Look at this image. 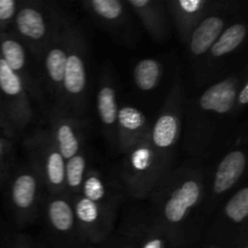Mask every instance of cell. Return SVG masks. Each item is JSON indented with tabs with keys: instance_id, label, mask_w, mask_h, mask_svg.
<instances>
[{
	"instance_id": "1",
	"label": "cell",
	"mask_w": 248,
	"mask_h": 248,
	"mask_svg": "<svg viewBox=\"0 0 248 248\" xmlns=\"http://www.w3.org/2000/svg\"><path fill=\"white\" fill-rule=\"evenodd\" d=\"M242 77L232 73L213 81L198 96H186L181 147L188 160L210 164L234 142L232 135L240 118L235 96Z\"/></svg>"
},
{
	"instance_id": "2",
	"label": "cell",
	"mask_w": 248,
	"mask_h": 248,
	"mask_svg": "<svg viewBox=\"0 0 248 248\" xmlns=\"http://www.w3.org/2000/svg\"><path fill=\"white\" fill-rule=\"evenodd\" d=\"M211 164L188 160L176 165L145 200L153 218L167 235L170 248H195L199 212Z\"/></svg>"
},
{
	"instance_id": "3",
	"label": "cell",
	"mask_w": 248,
	"mask_h": 248,
	"mask_svg": "<svg viewBox=\"0 0 248 248\" xmlns=\"http://www.w3.org/2000/svg\"><path fill=\"white\" fill-rule=\"evenodd\" d=\"M245 128L240 137L224 150L215 164H211L206 182L205 195L199 212L200 232L210 218L224 205L228 199L244 184L247 170V154L245 150ZM200 235V234H199Z\"/></svg>"
},
{
	"instance_id": "4",
	"label": "cell",
	"mask_w": 248,
	"mask_h": 248,
	"mask_svg": "<svg viewBox=\"0 0 248 248\" xmlns=\"http://www.w3.org/2000/svg\"><path fill=\"white\" fill-rule=\"evenodd\" d=\"M186 92L181 68L166 94L161 109L150 126L149 140L162 169L170 173L176 166L183 130V113Z\"/></svg>"
},
{
	"instance_id": "5",
	"label": "cell",
	"mask_w": 248,
	"mask_h": 248,
	"mask_svg": "<svg viewBox=\"0 0 248 248\" xmlns=\"http://www.w3.org/2000/svg\"><path fill=\"white\" fill-rule=\"evenodd\" d=\"M72 21L52 2L21 0L9 31L28 48L36 61L46 45Z\"/></svg>"
},
{
	"instance_id": "6",
	"label": "cell",
	"mask_w": 248,
	"mask_h": 248,
	"mask_svg": "<svg viewBox=\"0 0 248 248\" xmlns=\"http://www.w3.org/2000/svg\"><path fill=\"white\" fill-rule=\"evenodd\" d=\"M248 188L242 184L201 229L195 248L248 247Z\"/></svg>"
},
{
	"instance_id": "7",
	"label": "cell",
	"mask_w": 248,
	"mask_h": 248,
	"mask_svg": "<svg viewBox=\"0 0 248 248\" xmlns=\"http://www.w3.org/2000/svg\"><path fill=\"white\" fill-rule=\"evenodd\" d=\"M1 191L5 207L19 232L41 217L47 190L38 173L27 162L15 167Z\"/></svg>"
},
{
	"instance_id": "8",
	"label": "cell",
	"mask_w": 248,
	"mask_h": 248,
	"mask_svg": "<svg viewBox=\"0 0 248 248\" xmlns=\"http://www.w3.org/2000/svg\"><path fill=\"white\" fill-rule=\"evenodd\" d=\"M89 46L80 26L73 23L62 85L60 110L85 119L89 108Z\"/></svg>"
},
{
	"instance_id": "9",
	"label": "cell",
	"mask_w": 248,
	"mask_h": 248,
	"mask_svg": "<svg viewBox=\"0 0 248 248\" xmlns=\"http://www.w3.org/2000/svg\"><path fill=\"white\" fill-rule=\"evenodd\" d=\"M35 108L26 86L0 58V128L4 137L17 140L31 131Z\"/></svg>"
},
{
	"instance_id": "10",
	"label": "cell",
	"mask_w": 248,
	"mask_h": 248,
	"mask_svg": "<svg viewBox=\"0 0 248 248\" xmlns=\"http://www.w3.org/2000/svg\"><path fill=\"white\" fill-rule=\"evenodd\" d=\"M150 144L149 136L123 154L119 178L126 195L135 201H145L167 176Z\"/></svg>"
},
{
	"instance_id": "11",
	"label": "cell",
	"mask_w": 248,
	"mask_h": 248,
	"mask_svg": "<svg viewBox=\"0 0 248 248\" xmlns=\"http://www.w3.org/2000/svg\"><path fill=\"white\" fill-rule=\"evenodd\" d=\"M27 164L38 173L47 194L64 193V164L47 128H34L23 136Z\"/></svg>"
},
{
	"instance_id": "12",
	"label": "cell",
	"mask_w": 248,
	"mask_h": 248,
	"mask_svg": "<svg viewBox=\"0 0 248 248\" xmlns=\"http://www.w3.org/2000/svg\"><path fill=\"white\" fill-rule=\"evenodd\" d=\"M47 248H86L73 210L72 199L65 193L47 194L41 217Z\"/></svg>"
},
{
	"instance_id": "13",
	"label": "cell",
	"mask_w": 248,
	"mask_h": 248,
	"mask_svg": "<svg viewBox=\"0 0 248 248\" xmlns=\"http://www.w3.org/2000/svg\"><path fill=\"white\" fill-rule=\"evenodd\" d=\"M124 213L111 239L123 248H170L164 230L153 218L145 201H137Z\"/></svg>"
},
{
	"instance_id": "14",
	"label": "cell",
	"mask_w": 248,
	"mask_h": 248,
	"mask_svg": "<svg viewBox=\"0 0 248 248\" xmlns=\"http://www.w3.org/2000/svg\"><path fill=\"white\" fill-rule=\"evenodd\" d=\"M0 58L21 79L33 103L48 110L38 62L10 31H0Z\"/></svg>"
},
{
	"instance_id": "15",
	"label": "cell",
	"mask_w": 248,
	"mask_h": 248,
	"mask_svg": "<svg viewBox=\"0 0 248 248\" xmlns=\"http://www.w3.org/2000/svg\"><path fill=\"white\" fill-rule=\"evenodd\" d=\"M74 22H70L46 45L36 60L50 108H60L62 102V85L64 65L67 61L70 31ZM48 111V110H47Z\"/></svg>"
},
{
	"instance_id": "16",
	"label": "cell",
	"mask_w": 248,
	"mask_h": 248,
	"mask_svg": "<svg viewBox=\"0 0 248 248\" xmlns=\"http://www.w3.org/2000/svg\"><path fill=\"white\" fill-rule=\"evenodd\" d=\"M80 232L87 246H102L114 234L118 210L92 202L82 195L72 199Z\"/></svg>"
},
{
	"instance_id": "17",
	"label": "cell",
	"mask_w": 248,
	"mask_h": 248,
	"mask_svg": "<svg viewBox=\"0 0 248 248\" xmlns=\"http://www.w3.org/2000/svg\"><path fill=\"white\" fill-rule=\"evenodd\" d=\"M247 33L248 27L245 21L237 19L230 22L198 64L199 74L196 79L207 82L220 73L222 68L229 63L230 58L241 50L246 41Z\"/></svg>"
},
{
	"instance_id": "18",
	"label": "cell",
	"mask_w": 248,
	"mask_h": 248,
	"mask_svg": "<svg viewBox=\"0 0 248 248\" xmlns=\"http://www.w3.org/2000/svg\"><path fill=\"white\" fill-rule=\"evenodd\" d=\"M81 5L92 21L115 40L121 44H132L135 40L132 14L124 0H87Z\"/></svg>"
},
{
	"instance_id": "19",
	"label": "cell",
	"mask_w": 248,
	"mask_h": 248,
	"mask_svg": "<svg viewBox=\"0 0 248 248\" xmlns=\"http://www.w3.org/2000/svg\"><path fill=\"white\" fill-rule=\"evenodd\" d=\"M239 4L235 1H219V5L207 15L191 31L184 44L189 60L196 65L216 43L228 24L234 11H239Z\"/></svg>"
},
{
	"instance_id": "20",
	"label": "cell",
	"mask_w": 248,
	"mask_h": 248,
	"mask_svg": "<svg viewBox=\"0 0 248 248\" xmlns=\"http://www.w3.org/2000/svg\"><path fill=\"white\" fill-rule=\"evenodd\" d=\"M47 121L51 137L64 160L86 148V119H80L57 108H50Z\"/></svg>"
},
{
	"instance_id": "21",
	"label": "cell",
	"mask_w": 248,
	"mask_h": 248,
	"mask_svg": "<svg viewBox=\"0 0 248 248\" xmlns=\"http://www.w3.org/2000/svg\"><path fill=\"white\" fill-rule=\"evenodd\" d=\"M219 5L215 0H169L165 1L167 15L176 27L179 39L186 43L195 27Z\"/></svg>"
},
{
	"instance_id": "22",
	"label": "cell",
	"mask_w": 248,
	"mask_h": 248,
	"mask_svg": "<svg viewBox=\"0 0 248 248\" xmlns=\"http://www.w3.org/2000/svg\"><path fill=\"white\" fill-rule=\"evenodd\" d=\"M96 109L104 140L116 150V120H118V94L114 78L109 70L102 72L96 94Z\"/></svg>"
},
{
	"instance_id": "23",
	"label": "cell",
	"mask_w": 248,
	"mask_h": 248,
	"mask_svg": "<svg viewBox=\"0 0 248 248\" xmlns=\"http://www.w3.org/2000/svg\"><path fill=\"white\" fill-rule=\"evenodd\" d=\"M79 194L92 202L119 210L126 193L121 181L102 170L89 167Z\"/></svg>"
},
{
	"instance_id": "24",
	"label": "cell",
	"mask_w": 248,
	"mask_h": 248,
	"mask_svg": "<svg viewBox=\"0 0 248 248\" xmlns=\"http://www.w3.org/2000/svg\"><path fill=\"white\" fill-rule=\"evenodd\" d=\"M150 125L145 114L130 104L119 106L116 120V150L125 154L132 145L148 137Z\"/></svg>"
},
{
	"instance_id": "25",
	"label": "cell",
	"mask_w": 248,
	"mask_h": 248,
	"mask_svg": "<svg viewBox=\"0 0 248 248\" xmlns=\"http://www.w3.org/2000/svg\"><path fill=\"white\" fill-rule=\"evenodd\" d=\"M126 6L143 24L150 38L156 43L167 41L170 35L165 1L159 0H124Z\"/></svg>"
},
{
	"instance_id": "26",
	"label": "cell",
	"mask_w": 248,
	"mask_h": 248,
	"mask_svg": "<svg viewBox=\"0 0 248 248\" xmlns=\"http://www.w3.org/2000/svg\"><path fill=\"white\" fill-rule=\"evenodd\" d=\"M165 65L161 60L154 57L142 58L135 64L132 70V81L140 92H152L161 82Z\"/></svg>"
},
{
	"instance_id": "27",
	"label": "cell",
	"mask_w": 248,
	"mask_h": 248,
	"mask_svg": "<svg viewBox=\"0 0 248 248\" xmlns=\"http://www.w3.org/2000/svg\"><path fill=\"white\" fill-rule=\"evenodd\" d=\"M87 170H89V154H87V148H84L77 155L65 160L64 193L70 199L79 195Z\"/></svg>"
},
{
	"instance_id": "28",
	"label": "cell",
	"mask_w": 248,
	"mask_h": 248,
	"mask_svg": "<svg viewBox=\"0 0 248 248\" xmlns=\"http://www.w3.org/2000/svg\"><path fill=\"white\" fill-rule=\"evenodd\" d=\"M15 167L16 155L14 142L4 136H0V191L2 190Z\"/></svg>"
},
{
	"instance_id": "29",
	"label": "cell",
	"mask_w": 248,
	"mask_h": 248,
	"mask_svg": "<svg viewBox=\"0 0 248 248\" xmlns=\"http://www.w3.org/2000/svg\"><path fill=\"white\" fill-rule=\"evenodd\" d=\"M1 248H47L41 240H36L23 232H11Z\"/></svg>"
},
{
	"instance_id": "30",
	"label": "cell",
	"mask_w": 248,
	"mask_h": 248,
	"mask_svg": "<svg viewBox=\"0 0 248 248\" xmlns=\"http://www.w3.org/2000/svg\"><path fill=\"white\" fill-rule=\"evenodd\" d=\"M21 0H0V31H9Z\"/></svg>"
},
{
	"instance_id": "31",
	"label": "cell",
	"mask_w": 248,
	"mask_h": 248,
	"mask_svg": "<svg viewBox=\"0 0 248 248\" xmlns=\"http://www.w3.org/2000/svg\"><path fill=\"white\" fill-rule=\"evenodd\" d=\"M248 104V79L247 75L244 74L239 87H237L236 96H235V110L239 115L247 108Z\"/></svg>"
},
{
	"instance_id": "32",
	"label": "cell",
	"mask_w": 248,
	"mask_h": 248,
	"mask_svg": "<svg viewBox=\"0 0 248 248\" xmlns=\"http://www.w3.org/2000/svg\"><path fill=\"white\" fill-rule=\"evenodd\" d=\"M102 248H123V247H121L120 245L116 244V242L110 237V239H109L106 244L102 245Z\"/></svg>"
},
{
	"instance_id": "33",
	"label": "cell",
	"mask_w": 248,
	"mask_h": 248,
	"mask_svg": "<svg viewBox=\"0 0 248 248\" xmlns=\"http://www.w3.org/2000/svg\"><path fill=\"white\" fill-rule=\"evenodd\" d=\"M10 232H2V230H0V248H1L2 244H4V241H5V239H6V237L9 236Z\"/></svg>"
},
{
	"instance_id": "34",
	"label": "cell",
	"mask_w": 248,
	"mask_h": 248,
	"mask_svg": "<svg viewBox=\"0 0 248 248\" xmlns=\"http://www.w3.org/2000/svg\"><path fill=\"white\" fill-rule=\"evenodd\" d=\"M86 248H102V246H87Z\"/></svg>"
},
{
	"instance_id": "35",
	"label": "cell",
	"mask_w": 248,
	"mask_h": 248,
	"mask_svg": "<svg viewBox=\"0 0 248 248\" xmlns=\"http://www.w3.org/2000/svg\"><path fill=\"white\" fill-rule=\"evenodd\" d=\"M245 248H248V247H245Z\"/></svg>"
},
{
	"instance_id": "36",
	"label": "cell",
	"mask_w": 248,
	"mask_h": 248,
	"mask_svg": "<svg viewBox=\"0 0 248 248\" xmlns=\"http://www.w3.org/2000/svg\"><path fill=\"white\" fill-rule=\"evenodd\" d=\"M0 136H1V135H0Z\"/></svg>"
}]
</instances>
